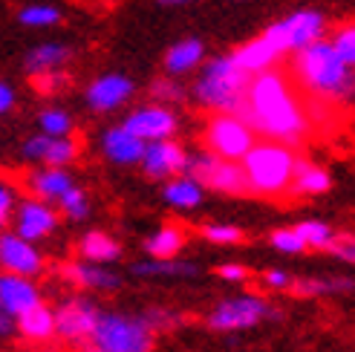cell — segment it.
Instances as JSON below:
<instances>
[{
	"instance_id": "cell-43",
	"label": "cell",
	"mask_w": 355,
	"mask_h": 352,
	"mask_svg": "<svg viewBox=\"0 0 355 352\" xmlns=\"http://www.w3.org/2000/svg\"><path fill=\"white\" fill-rule=\"evenodd\" d=\"M263 283L269 286V289H280V292H286L292 286V277L286 272H280V269H272V272H266L263 274Z\"/></svg>"
},
{
	"instance_id": "cell-1",
	"label": "cell",
	"mask_w": 355,
	"mask_h": 352,
	"mask_svg": "<svg viewBox=\"0 0 355 352\" xmlns=\"http://www.w3.org/2000/svg\"><path fill=\"white\" fill-rule=\"evenodd\" d=\"M243 121L252 130L272 136L277 145H297L306 136L309 121L300 107L292 84L280 73H260L248 81Z\"/></svg>"
},
{
	"instance_id": "cell-20",
	"label": "cell",
	"mask_w": 355,
	"mask_h": 352,
	"mask_svg": "<svg viewBox=\"0 0 355 352\" xmlns=\"http://www.w3.org/2000/svg\"><path fill=\"white\" fill-rule=\"evenodd\" d=\"M332 188V179L324 168L309 165L306 159H297L295 170H292V193H300V197H318V193H327Z\"/></svg>"
},
{
	"instance_id": "cell-44",
	"label": "cell",
	"mask_w": 355,
	"mask_h": 352,
	"mask_svg": "<svg viewBox=\"0 0 355 352\" xmlns=\"http://www.w3.org/2000/svg\"><path fill=\"white\" fill-rule=\"evenodd\" d=\"M15 318H12V315L3 309V306H0V338H9V335H15Z\"/></svg>"
},
{
	"instance_id": "cell-41",
	"label": "cell",
	"mask_w": 355,
	"mask_h": 352,
	"mask_svg": "<svg viewBox=\"0 0 355 352\" xmlns=\"http://www.w3.org/2000/svg\"><path fill=\"white\" fill-rule=\"evenodd\" d=\"M327 252L335 254L338 260L352 263V266H355V237L352 234H335V240H332V245H329Z\"/></svg>"
},
{
	"instance_id": "cell-31",
	"label": "cell",
	"mask_w": 355,
	"mask_h": 352,
	"mask_svg": "<svg viewBox=\"0 0 355 352\" xmlns=\"http://www.w3.org/2000/svg\"><path fill=\"white\" fill-rule=\"evenodd\" d=\"M295 234L304 240L306 249H324V252L329 249L332 240H335V231L327 222H321V220H304L300 225H295Z\"/></svg>"
},
{
	"instance_id": "cell-35",
	"label": "cell",
	"mask_w": 355,
	"mask_h": 352,
	"mask_svg": "<svg viewBox=\"0 0 355 352\" xmlns=\"http://www.w3.org/2000/svg\"><path fill=\"white\" fill-rule=\"evenodd\" d=\"M202 237L208 240V243H217V245H237V243H243V231L237 225H205L202 228Z\"/></svg>"
},
{
	"instance_id": "cell-16",
	"label": "cell",
	"mask_w": 355,
	"mask_h": 352,
	"mask_svg": "<svg viewBox=\"0 0 355 352\" xmlns=\"http://www.w3.org/2000/svg\"><path fill=\"white\" fill-rule=\"evenodd\" d=\"M58 217L55 211L46 208V202H24L21 205V214H17V237L32 243V240H41L46 234L55 231Z\"/></svg>"
},
{
	"instance_id": "cell-39",
	"label": "cell",
	"mask_w": 355,
	"mask_h": 352,
	"mask_svg": "<svg viewBox=\"0 0 355 352\" xmlns=\"http://www.w3.org/2000/svg\"><path fill=\"white\" fill-rule=\"evenodd\" d=\"M150 96H153L156 101H182L185 90H182V84H176V81H171V78H156V81L150 84Z\"/></svg>"
},
{
	"instance_id": "cell-19",
	"label": "cell",
	"mask_w": 355,
	"mask_h": 352,
	"mask_svg": "<svg viewBox=\"0 0 355 352\" xmlns=\"http://www.w3.org/2000/svg\"><path fill=\"white\" fill-rule=\"evenodd\" d=\"M232 58H234V64L243 69L245 76H260V73H269V67L280 55L275 52V46L260 35V38H254V41H248L245 46H240Z\"/></svg>"
},
{
	"instance_id": "cell-3",
	"label": "cell",
	"mask_w": 355,
	"mask_h": 352,
	"mask_svg": "<svg viewBox=\"0 0 355 352\" xmlns=\"http://www.w3.org/2000/svg\"><path fill=\"white\" fill-rule=\"evenodd\" d=\"M295 162H297V156L292 153V148L277 145V142H263L243 156L240 168L245 173L248 191L263 193V197H277V193L289 191Z\"/></svg>"
},
{
	"instance_id": "cell-7",
	"label": "cell",
	"mask_w": 355,
	"mask_h": 352,
	"mask_svg": "<svg viewBox=\"0 0 355 352\" xmlns=\"http://www.w3.org/2000/svg\"><path fill=\"white\" fill-rule=\"evenodd\" d=\"M260 321H280V312L257 294H240V297H228V301H223L211 309L208 329L237 332V329H252Z\"/></svg>"
},
{
	"instance_id": "cell-6",
	"label": "cell",
	"mask_w": 355,
	"mask_h": 352,
	"mask_svg": "<svg viewBox=\"0 0 355 352\" xmlns=\"http://www.w3.org/2000/svg\"><path fill=\"white\" fill-rule=\"evenodd\" d=\"M324 29H327L324 15L304 9V12H295L289 17H283V21L272 24L263 32V38L275 46L277 55H286V52H300V49L318 44Z\"/></svg>"
},
{
	"instance_id": "cell-10",
	"label": "cell",
	"mask_w": 355,
	"mask_h": 352,
	"mask_svg": "<svg viewBox=\"0 0 355 352\" xmlns=\"http://www.w3.org/2000/svg\"><path fill=\"white\" fill-rule=\"evenodd\" d=\"M98 315L101 309L93 301H87V297H69V301H64L52 312V318H55V335L73 346H81L93 338Z\"/></svg>"
},
{
	"instance_id": "cell-26",
	"label": "cell",
	"mask_w": 355,
	"mask_h": 352,
	"mask_svg": "<svg viewBox=\"0 0 355 352\" xmlns=\"http://www.w3.org/2000/svg\"><path fill=\"white\" fill-rule=\"evenodd\" d=\"M202 55H205L202 41L188 38V41H180L176 46H171V52L165 55V67H168L171 76H182V73H188V69L200 67Z\"/></svg>"
},
{
	"instance_id": "cell-47",
	"label": "cell",
	"mask_w": 355,
	"mask_h": 352,
	"mask_svg": "<svg viewBox=\"0 0 355 352\" xmlns=\"http://www.w3.org/2000/svg\"><path fill=\"white\" fill-rule=\"evenodd\" d=\"M159 3H165V6H185V3H193V0H159Z\"/></svg>"
},
{
	"instance_id": "cell-14",
	"label": "cell",
	"mask_w": 355,
	"mask_h": 352,
	"mask_svg": "<svg viewBox=\"0 0 355 352\" xmlns=\"http://www.w3.org/2000/svg\"><path fill=\"white\" fill-rule=\"evenodd\" d=\"M38 303H41V294L32 280L17 277V274H0V306H3L15 321Z\"/></svg>"
},
{
	"instance_id": "cell-18",
	"label": "cell",
	"mask_w": 355,
	"mask_h": 352,
	"mask_svg": "<svg viewBox=\"0 0 355 352\" xmlns=\"http://www.w3.org/2000/svg\"><path fill=\"white\" fill-rule=\"evenodd\" d=\"M24 153L29 159H41V162H49L52 168L58 165H67L76 159L78 148L69 142V139H52V136H32L29 142L24 145Z\"/></svg>"
},
{
	"instance_id": "cell-4",
	"label": "cell",
	"mask_w": 355,
	"mask_h": 352,
	"mask_svg": "<svg viewBox=\"0 0 355 352\" xmlns=\"http://www.w3.org/2000/svg\"><path fill=\"white\" fill-rule=\"evenodd\" d=\"M248 81L252 76H245L243 69L234 64L232 55H223L208 61L205 73L197 84V98L205 104V107H214L225 116H243L245 107V90H248Z\"/></svg>"
},
{
	"instance_id": "cell-34",
	"label": "cell",
	"mask_w": 355,
	"mask_h": 352,
	"mask_svg": "<svg viewBox=\"0 0 355 352\" xmlns=\"http://www.w3.org/2000/svg\"><path fill=\"white\" fill-rule=\"evenodd\" d=\"M61 202V208H64V214L69 217V220H84L87 214H90V205H87V197H84V191L81 188H69L64 197L58 200Z\"/></svg>"
},
{
	"instance_id": "cell-2",
	"label": "cell",
	"mask_w": 355,
	"mask_h": 352,
	"mask_svg": "<svg viewBox=\"0 0 355 352\" xmlns=\"http://www.w3.org/2000/svg\"><path fill=\"white\" fill-rule=\"evenodd\" d=\"M295 76L318 101H347L355 96V73L332 52L329 41H318L295 52Z\"/></svg>"
},
{
	"instance_id": "cell-40",
	"label": "cell",
	"mask_w": 355,
	"mask_h": 352,
	"mask_svg": "<svg viewBox=\"0 0 355 352\" xmlns=\"http://www.w3.org/2000/svg\"><path fill=\"white\" fill-rule=\"evenodd\" d=\"M67 84H69V78H67L64 73H58V69L35 76V87H38V93H41V96H55L61 87H67Z\"/></svg>"
},
{
	"instance_id": "cell-22",
	"label": "cell",
	"mask_w": 355,
	"mask_h": 352,
	"mask_svg": "<svg viewBox=\"0 0 355 352\" xmlns=\"http://www.w3.org/2000/svg\"><path fill=\"white\" fill-rule=\"evenodd\" d=\"M104 153L119 165H133V162H141L145 142H139V139L130 136L124 127H113V130H107V136H104Z\"/></svg>"
},
{
	"instance_id": "cell-15",
	"label": "cell",
	"mask_w": 355,
	"mask_h": 352,
	"mask_svg": "<svg viewBox=\"0 0 355 352\" xmlns=\"http://www.w3.org/2000/svg\"><path fill=\"white\" fill-rule=\"evenodd\" d=\"M61 277L69 280L78 289H98V292H113L121 286V277L107 272L104 266H93V263H64Z\"/></svg>"
},
{
	"instance_id": "cell-30",
	"label": "cell",
	"mask_w": 355,
	"mask_h": 352,
	"mask_svg": "<svg viewBox=\"0 0 355 352\" xmlns=\"http://www.w3.org/2000/svg\"><path fill=\"white\" fill-rule=\"evenodd\" d=\"M165 200L176 208H197L202 202V188L191 176H180L165 185Z\"/></svg>"
},
{
	"instance_id": "cell-28",
	"label": "cell",
	"mask_w": 355,
	"mask_h": 352,
	"mask_svg": "<svg viewBox=\"0 0 355 352\" xmlns=\"http://www.w3.org/2000/svg\"><path fill=\"white\" fill-rule=\"evenodd\" d=\"M67 61H69V49L64 44H41L26 55V69L32 76H41V73H52V69Z\"/></svg>"
},
{
	"instance_id": "cell-17",
	"label": "cell",
	"mask_w": 355,
	"mask_h": 352,
	"mask_svg": "<svg viewBox=\"0 0 355 352\" xmlns=\"http://www.w3.org/2000/svg\"><path fill=\"white\" fill-rule=\"evenodd\" d=\"M133 93V84L130 78L124 76H104L98 81L90 84V90H87V101H90L93 110H113L119 104H124Z\"/></svg>"
},
{
	"instance_id": "cell-8",
	"label": "cell",
	"mask_w": 355,
	"mask_h": 352,
	"mask_svg": "<svg viewBox=\"0 0 355 352\" xmlns=\"http://www.w3.org/2000/svg\"><path fill=\"white\" fill-rule=\"evenodd\" d=\"M185 176H191L200 188H211L220 193H232V197H243L248 193L245 173L237 162L217 159L214 153H197L185 165Z\"/></svg>"
},
{
	"instance_id": "cell-13",
	"label": "cell",
	"mask_w": 355,
	"mask_h": 352,
	"mask_svg": "<svg viewBox=\"0 0 355 352\" xmlns=\"http://www.w3.org/2000/svg\"><path fill=\"white\" fill-rule=\"evenodd\" d=\"M0 266L9 269V274L29 280L44 269V260L32 249V243L21 240L17 234H0Z\"/></svg>"
},
{
	"instance_id": "cell-9",
	"label": "cell",
	"mask_w": 355,
	"mask_h": 352,
	"mask_svg": "<svg viewBox=\"0 0 355 352\" xmlns=\"http://www.w3.org/2000/svg\"><path fill=\"white\" fill-rule=\"evenodd\" d=\"M205 142H208L211 153H214L217 159L237 162V159H243V156L254 148V130L248 127L243 118L223 113V116H214L208 121Z\"/></svg>"
},
{
	"instance_id": "cell-45",
	"label": "cell",
	"mask_w": 355,
	"mask_h": 352,
	"mask_svg": "<svg viewBox=\"0 0 355 352\" xmlns=\"http://www.w3.org/2000/svg\"><path fill=\"white\" fill-rule=\"evenodd\" d=\"M9 208H12V191H9L6 185H0V225L6 222Z\"/></svg>"
},
{
	"instance_id": "cell-36",
	"label": "cell",
	"mask_w": 355,
	"mask_h": 352,
	"mask_svg": "<svg viewBox=\"0 0 355 352\" xmlns=\"http://www.w3.org/2000/svg\"><path fill=\"white\" fill-rule=\"evenodd\" d=\"M41 127H44L46 136L61 139L64 133H69L73 121H69V116H67L64 110H44V113H41Z\"/></svg>"
},
{
	"instance_id": "cell-42",
	"label": "cell",
	"mask_w": 355,
	"mask_h": 352,
	"mask_svg": "<svg viewBox=\"0 0 355 352\" xmlns=\"http://www.w3.org/2000/svg\"><path fill=\"white\" fill-rule=\"evenodd\" d=\"M217 274L223 280H228V283H243V280H248V269L240 266V263H225V266H220Z\"/></svg>"
},
{
	"instance_id": "cell-37",
	"label": "cell",
	"mask_w": 355,
	"mask_h": 352,
	"mask_svg": "<svg viewBox=\"0 0 355 352\" xmlns=\"http://www.w3.org/2000/svg\"><path fill=\"white\" fill-rule=\"evenodd\" d=\"M269 240H272L275 249L283 252V254H300V252H306V245H304V240L295 234V228H277V231H272Z\"/></svg>"
},
{
	"instance_id": "cell-33",
	"label": "cell",
	"mask_w": 355,
	"mask_h": 352,
	"mask_svg": "<svg viewBox=\"0 0 355 352\" xmlns=\"http://www.w3.org/2000/svg\"><path fill=\"white\" fill-rule=\"evenodd\" d=\"M329 46H332L335 55H338V61L347 69H352L355 67V24H349V26L335 32V38L329 41Z\"/></svg>"
},
{
	"instance_id": "cell-32",
	"label": "cell",
	"mask_w": 355,
	"mask_h": 352,
	"mask_svg": "<svg viewBox=\"0 0 355 352\" xmlns=\"http://www.w3.org/2000/svg\"><path fill=\"white\" fill-rule=\"evenodd\" d=\"M141 321L148 324V329L153 332H168V329H176V326H182V315H176L173 309H162V306H153V309H145L139 315Z\"/></svg>"
},
{
	"instance_id": "cell-38",
	"label": "cell",
	"mask_w": 355,
	"mask_h": 352,
	"mask_svg": "<svg viewBox=\"0 0 355 352\" xmlns=\"http://www.w3.org/2000/svg\"><path fill=\"white\" fill-rule=\"evenodd\" d=\"M21 24L26 26H52V24H58V9H52V6H26L21 9Z\"/></svg>"
},
{
	"instance_id": "cell-12",
	"label": "cell",
	"mask_w": 355,
	"mask_h": 352,
	"mask_svg": "<svg viewBox=\"0 0 355 352\" xmlns=\"http://www.w3.org/2000/svg\"><path fill=\"white\" fill-rule=\"evenodd\" d=\"M141 165H145V173L153 176V179H165V176H173V173H185L188 153L173 139H162V142H150L145 148Z\"/></svg>"
},
{
	"instance_id": "cell-23",
	"label": "cell",
	"mask_w": 355,
	"mask_h": 352,
	"mask_svg": "<svg viewBox=\"0 0 355 352\" xmlns=\"http://www.w3.org/2000/svg\"><path fill=\"white\" fill-rule=\"evenodd\" d=\"M355 289L352 277H304L292 280L289 292L297 297H321V294H344Z\"/></svg>"
},
{
	"instance_id": "cell-46",
	"label": "cell",
	"mask_w": 355,
	"mask_h": 352,
	"mask_svg": "<svg viewBox=\"0 0 355 352\" xmlns=\"http://www.w3.org/2000/svg\"><path fill=\"white\" fill-rule=\"evenodd\" d=\"M15 104V93H12V87L0 81V113H6L9 107Z\"/></svg>"
},
{
	"instance_id": "cell-11",
	"label": "cell",
	"mask_w": 355,
	"mask_h": 352,
	"mask_svg": "<svg viewBox=\"0 0 355 352\" xmlns=\"http://www.w3.org/2000/svg\"><path fill=\"white\" fill-rule=\"evenodd\" d=\"M121 127L130 136H136L139 142H145V139H150V142H162V139L173 136L176 116L168 107H141L133 116L124 118Z\"/></svg>"
},
{
	"instance_id": "cell-27",
	"label": "cell",
	"mask_w": 355,
	"mask_h": 352,
	"mask_svg": "<svg viewBox=\"0 0 355 352\" xmlns=\"http://www.w3.org/2000/svg\"><path fill=\"white\" fill-rule=\"evenodd\" d=\"M130 272L136 277H197L200 266L185 260H148V263H136Z\"/></svg>"
},
{
	"instance_id": "cell-5",
	"label": "cell",
	"mask_w": 355,
	"mask_h": 352,
	"mask_svg": "<svg viewBox=\"0 0 355 352\" xmlns=\"http://www.w3.org/2000/svg\"><path fill=\"white\" fill-rule=\"evenodd\" d=\"M153 338L139 315L101 312L93 338L76 346V352H153Z\"/></svg>"
},
{
	"instance_id": "cell-25",
	"label": "cell",
	"mask_w": 355,
	"mask_h": 352,
	"mask_svg": "<svg viewBox=\"0 0 355 352\" xmlns=\"http://www.w3.org/2000/svg\"><path fill=\"white\" fill-rule=\"evenodd\" d=\"M78 252L87 263H113L121 257V245L104 231H87L78 243Z\"/></svg>"
},
{
	"instance_id": "cell-21",
	"label": "cell",
	"mask_w": 355,
	"mask_h": 352,
	"mask_svg": "<svg viewBox=\"0 0 355 352\" xmlns=\"http://www.w3.org/2000/svg\"><path fill=\"white\" fill-rule=\"evenodd\" d=\"M15 326L21 329V335L26 341H35V344H44L55 335V318H52V309L46 303H38L35 309L24 312L21 318L15 321Z\"/></svg>"
},
{
	"instance_id": "cell-24",
	"label": "cell",
	"mask_w": 355,
	"mask_h": 352,
	"mask_svg": "<svg viewBox=\"0 0 355 352\" xmlns=\"http://www.w3.org/2000/svg\"><path fill=\"white\" fill-rule=\"evenodd\" d=\"M185 245V231L180 225H162L156 234H150L145 240V252L153 260H176V254L182 252Z\"/></svg>"
},
{
	"instance_id": "cell-29",
	"label": "cell",
	"mask_w": 355,
	"mask_h": 352,
	"mask_svg": "<svg viewBox=\"0 0 355 352\" xmlns=\"http://www.w3.org/2000/svg\"><path fill=\"white\" fill-rule=\"evenodd\" d=\"M69 188H73V179L58 168H49V170H41V173L32 176V191L38 193L44 202L46 200H61Z\"/></svg>"
}]
</instances>
